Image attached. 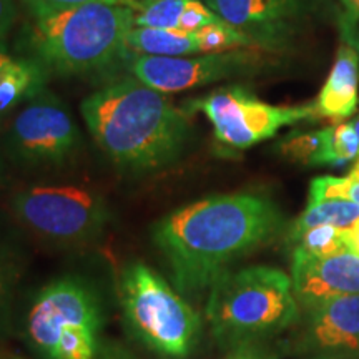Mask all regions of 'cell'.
I'll list each match as a JSON object with an SVG mask.
<instances>
[{"label": "cell", "mask_w": 359, "mask_h": 359, "mask_svg": "<svg viewBox=\"0 0 359 359\" xmlns=\"http://www.w3.org/2000/svg\"><path fill=\"white\" fill-rule=\"evenodd\" d=\"M283 223L280 206L268 196L231 193L175 210L155 223L151 238L175 290L196 296L212 288L228 264L271 240Z\"/></svg>", "instance_id": "1"}, {"label": "cell", "mask_w": 359, "mask_h": 359, "mask_svg": "<svg viewBox=\"0 0 359 359\" xmlns=\"http://www.w3.org/2000/svg\"><path fill=\"white\" fill-rule=\"evenodd\" d=\"M80 111L98 148L132 172L172 165L190 137L187 111L175 107L167 93L133 77L92 93Z\"/></svg>", "instance_id": "2"}, {"label": "cell", "mask_w": 359, "mask_h": 359, "mask_svg": "<svg viewBox=\"0 0 359 359\" xmlns=\"http://www.w3.org/2000/svg\"><path fill=\"white\" fill-rule=\"evenodd\" d=\"M206 320L223 348L258 344L299 320L291 278L269 266L226 269L210 288Z\"/></svg>", "instance_id": "3"}, {"label": "cell", "mask_w": 359, "mask_h": 359, "mask_svg": "<svg viewBox=\"0 0 359 359\" xmlns=\"http://www.w3.org/2000/svg\"><path fill=\"white\" fill-rule=\"evenodd\" d=\"M133 8L92 2L34 17L35 62L45 72L82 74L125 55Z\"/></svg>", "instance_id": "4"}, {"label": "cell", "mask_w": 359, "mask_h": 359, "mask_svg": "<svg viewBox=\"0 0 359 359\" xmlns=\"http://www.w3.org/2000/svg\"><path fill=\"white\" fill-rule=\"evenodd\" d=\"M120 303L130 331L151 351L183 359L195 349L201 331L198 313L145 263L123 269Z\"/></svg>", "instance_id": "5"}, {"label": "cell", "mask_w": 359, "mask_h": 359, "mask_svg": "<svg viewBox=\"0 0 359 359\" xmlns=\"http://www.w3.org/2000/svg\"><path fill=\"white\" fill-rule=\"evenodd\" d=\"M102 311L98 298L79 278L43 286L25 318V339L43 359H97Z\"/></svg>", "instance_id": "6"}, {"label": "cell", "mask_w": 359, "mask_h": 359, "mask_svg": "<svg viewBox=\"0 0 359 359\" xmlns=\"http://www.w3.org/2000/svg\"><path fill=\"white\" fill-rule=\"evenodd\" d=\"M228 25L266 53L288 52L309 30L325 22L339 25L338 0H203Z\"/></svg>", "instance_id": "7"}, {"label": "cell", "mask_w": 359, "mask_h": 359, "mask_svg": "<svg viewBox=\"0 0 359 359\" xmlns=\"http://www.w3.org/2000/svg\"><path fill=\"white\" fill-rule=\"evenodd\" d=\"M185 110L203 114L213 125L217 140L236 150L258 145L285 127L320 118L314 102L294 107L271 105L240 85L193 98Z\"/></svg>", "instance_id": "8"}, {"label": "cell", "mask_w": 359, "mask_h": 359, "mask_svg": "<svg viewBox=\"0 0 359 359\" xmlns=\"http://www.w3.org/2000/svg\"><path fill=\"white\" fill-rule=\"evenodd\" d=\"M12 208L30 231L58 245L92 241L110 219L105 200L79 187L27 188L13 196Z\"/></svg>", "instance_id": "9"}, {"label": "cell", "mask_w": 359, "mask_h": 359, "mask_svg": "<svg viewBox=\"0 0 359 359\" xmlns=\"http://www.w3.org/2000/svg\"><path fill=\"white\" fill-rule=\"evenodd\" d=\"M264 53L258 48H238L187 57L130 55L128 70L138 82L168 95L257 74L271 64Z\"/></svg>", "instance_id": "10"}, {"label": "cell", "mask_w": 359, "mask_h": 359, "mask_svg": "<svg viewBox=\"0 0 359 359\" xmlns=\"http://www.w3.org/2000/svg\"><path fill=\"white\" fill-rule=\"evenodd\" d=\"M11 142L15 154L35 165H62L77 154L82 137L62 100L40 90L17 115Z\"/></svg>", "instance_id": "11"}, {"label": "cell", "mask_w": 359, "mask_h": 359, "mask_svg": "<svg viewBox=\"0 0 359 359\" xmlns=\"http://www.w3.org/2000/svg\"><path fill=\"white\" fill-rule=\"evenodd\" d=\"M293 351L302 359H359V294L308 309Z\"/></svg>", "instance_id": "12"}, {"label": "cell", "mask_w": 359, "mask_h": 359, "mask_svg": "<svg viewBox=\"0 0 359 359\" xmlns=\"http://www.w3.org/2000/svg\"><path fill=\"white\" fill-rule=\"evenodd\" d=\"M291 285L304 311L327 299L359 294V257L344 250L323 258H293Z\"/></svg>", "instance_id": "13"}, {"label": "cell", "mask_w": 359, "mask_h": 359, "mask_svg": "<svg viewBox=\"0 0 359 359\" xmlns=\"http://www.w3.org/2000/svg\"><path fill=\"white\" fill-rule=\"evenodd\" d=\"M358 103L359 52L353 42L343 39L336 52L334 64L314 105L320 118H330L339 123L356 114Z\"/></svg>", "instance_id": "14"}, {"label": "cell", "mask_w": 359, "mask_h": 359, "mask_svg": "<svg viewBox=\"0 0 359 359\" xmlns=\"http://www.w3.org/2000/svg\"><path fill=\"white\" fill-rule=\"evenodd\" d=\"M187 57L201 53L195 32L133 27L125 40V55Z\"/></svg>", "instance_id": "15"}, {"label": "cell", "mask_w": 359, "mask_h": 359, "mask_svg": "<svg viewBox=\"0 0 359 359\" xmlns=\"http://www.w3.org/2000/svg\"><path fill=\"white\" fill-rule=\"evenodd\" d=\"M286 160L306 167L333 165V127L314 132H293L278 143Z\"/></svg>", "instance_id": "16"}, {"label": "cell", "mask_w": 359, "mask_h": 359, "mask_svg": "<svg viewBox=\"0 0 359 359\" xmlns=\"http://www.w3.org/2000/svg\"><path fill=\"white\" fill-rule=\"evenodd\" d=\"M358 218L359 205L354 203V201L344 198H326L321 201H311V203H308L306 210L291 224L288 238L299 235V233L306 231L309 228L321 226V224L346 230Z\"/></svg>", "instance_id": "17"}, {"label": "cell", "mask_w": 359, "mask_h": 359, "mask_svg": "<svg viewBox=\"0 0 359 359\" xmlns=\"http://www.w3.org/2000/svg\"><path fill=\"white\" fill-rule=\"evenodd\" d=\"M45 70L35 60H15L0 77V114L42 90Z\"/></svg>", "instance_id": "18"}, {"label": "cell", "mask_w": 359, "mask_h": 359, "mask_svg": "<svg viewBox=\"0 0 359 359\" xmlns=\"http://www.w3.org/2000/svg\"><path fill=\"white\" fill-rule=\"evenodd\" d=\"M288 241L293 245L291 258H323L348 250L344 243V230L327 224L309 228L288 238Z\"/></svg>", "instance_id": "19"}, {"label": "cell", "mask_w": 359, "mask_h": 359, "mask_svg": "<svg viewBox=\"0 0 359 359\" xmlns=\"http://www.w3.org/2000/svg\"><path fill=\"white\" fill-rule=\"evenodd\" d=\"M190 0H154L135 12L133 25L148 29L180 30V20Z\"/></svg>", "instance_id": "20"}, {"label": "cell", "mask_w": 359, "mask_h": 359, "mask_svg": "<svg viewBox=\"0 0 359 359\" xmlns=\"http://www.w3.org/2000/svg\"><path fill=\"white\" fill-rule=\"evenodd\" d=\"M195 35L198 39L201 53H219L238 50V48H255V45L251 43V40L246 35L223 20L196 30Z\"/></svg>", "instance_id": "21"}, {"label": "cell", "mask_w": 359, "mask_h": 359, "mask_svg": "<svg viewBox=\"0 0 359 359\" xmlns=\"http://www.w3.org/2000/svg\"><path fill=\"white\" fill-rule=\"evenodd\" d=\"M359 156V138L349 122L333 125V167L356 161Z\"/></svg>", "instance_id": "22"}, {"label": "cell", "mask_w": 359, "mask_h": 359, "mask_svg": "<svg viewBox=\"0 0 359 359\" xmlns=\"http://www.w3.org/2000/svg\"><path fill=\"white\" fill-rule=\"evenodd\" d=\"M17 285V268L6 255L0 253V334L7 327Z\"/></svg>", "instance_id": "23"}, {"label": "cell", "mask_w": 359, "mask_h": 359, "mask_svg": "<svg viewBox=\"0 0 359 359\" xmlns=\"http://www.w3.org/2000/svg\"><path fill=\"white\" fill-rule=\"evenodd\" d=\"M102 2V4H114V6H125L133 8V11H140V4L137 0H25L27 7L32 12L34 17L43 15V13H50L62 8H70L83 6V4Z\"/></svg>", "instance_id": "24"}, {"label": "cell", "mask_w": 359, "mask_h": 359, "mask_svg": "<svg viewBox=\"0 0 359 359\" xmlns=\"http://www.w3.org/2000/svg\"><path fill=\"white\" fill-rule=\"evenodd\" d=\"M222 19L210 8L203 0H190L180 20V30L183 32H196L206 25L217 24Z\"/></svg>", "instance_id": "25"}, {"label": "cell", "mask_w": 359, "mask_h": 359, "mask_svg": "<svg viewBox=\"0 0 359 359\" xmlns=\"http://www.w3.org/2000/svg\"><path fill=\"white\" fill-rule=\"evenodd\" d=\"M341 8H343V17H341L339 27L341 35L344 37H356L358 24H359V0H339Z\"/></svg>", "instance_id": "26"}, {"label": "cell", "mask_w": 359, "mask_h": 359, "mask_svg": "<svg viewBox=\"0 0 359 359\" xmlns=\"http://www.w3.org/2000/svg\"><path fill=\"white\" fill-rule=\"evenodd\" d=\"M224 359H276V354L262 348V343H258L233 348Z\"/></svg>", "instance_id": "27"}, {"label": "cell", "mask_w": 359, "mask_h": 359, "mask_svg": "<svg viewBox=\"0 0 359 359\" xmlns=\"http://www.w3.org/2000/svg\"><path fill=\"white\" fill-rule=\"evenodd\" d=\"M17 8L13 0H0V39L6 35L15 20Z\"/></svg>", "instance_id": "28"}, {"label": "cell", "mask_w": 359, "mask_h": 359, "mask_svg": "<svg viewBox=\"0 0 359 359\" xmlns=\"http://www.w3.org/2000/svg\"><path fill=\"white\" fill-rule=\"evenodd\" d=\"M344 243H346V248L351 251V253L359 257V218L351 224V226L344 230Z\"/></svg>", "instance_id": "29"}, {"label": "cell", "mask_w": 359, "mask_h": 359, "mask_svg": "<svg viewBox=\"0 0 359 359\" xmlns=\"http://www.w3.org/2000/svg\"><path fill=\"white\" fill-rule=\"evenodd\" d=\"M97 359H133V358L130 356L125 349L116 346V344H111V343L103 344L102 343V348H100V351H98Z\"/></svg>", "instance_id": "30"}, {"label": "cell", "mask_w": 359, "mask_h": 359, "mask_svg": "<svg viewBox=\"0 0 359 359\" xmlns=\"http://www.w3.org/2000/svg\"><path fill=\"white\" fill-rule=\"evenodd\" d=\"M13 62H15V58H12L11 55H7V53H4L0 50V77L4 75V72H6L8 67H11Z\"/></svg>", "instance_id": "31"}, {"label": "cell", "mask_w": 359, "mask_h": 359, "mask_svg": "<svg viewBox=\"0 0 359 359\" xmlns=\"http://www.w3.org/2000/svg\"><path fill=\"white\" fill-rule=\"evenodd\" d=\"M0 359H25L20 354L12 353V351H6V349H0Z\"/></svg>", "instance_id": "32"}, {"label": "cell", "mask_w": 359, "mask_h": 359, "mask_svg": "<svg viewBox=\"0 0 359 359\" xmlns=\"http://www.w3.org/2000/svg\"><path fill=\"white\" fill-rule=\"evenodd\" d=\"M348 177H349V178H353V180H359V156H358V160L354 161V165H353L351 172H349Z\"/></svg>", "instance_id": "33"}, {"label": "cell", "mask_w": 359, "mask_h": 359, "mask_svg": "<svg viewBox=\"0 0 359 359\" xmlns=\"http://www.w3.org/2000/svg\"><path fill=\"white\" fill-rule=\"evenodd\" d=\"M353 125V128H354V132H356V135H358V138H359V115L356 116V118H353L351 122H349Z\"/></svg>", "instance_id": "34"}, {"label": "cell", "mask_w": 359, "mask_h": 359, "mask_svg": "<svg viewBox=\"0 0 359 359\" xmlns=\"http://www.w3.org/2000/svg\"><path fill=\"white\" fill-rule=\"evenodd\" d=\"M341 37H343V35H341ZM343 39H346V40H349V42H353L354 47H356L358 52H359V34L356 35V37H343Z\"/></svg>", "instance_id": "35"}, {"label": "cell", "mask_w": 359, "mask_h": 359, "mask_svg": "<svg viewBox=\"0 0 359 359\" xmlns=\"http://www.w3.org/2000/svg\"><path fill=\"white\" fill-rule=\"evenodd\" d=\"M138 2H140V6H142V8L147 6V4H150V2H154V0H138Z\"/></svg>", "instance_id": "36"}, {"label": "cell", "mask_w": 359, "mask_h": 359, "mask_svg": "<svg viewBox=\"0 0 359 359\" xmlns=\"http://www.w3.org/2000/svg\"><path fill=\"white\" fill-rule=\"evenodd\" d=\"M137 2H138V0H137ZM138 4H140V2H138ZM142 7V6H140ZM140 11H142V8H140Z\"/></svg>", "instance_id": "37"}]
</instances>
